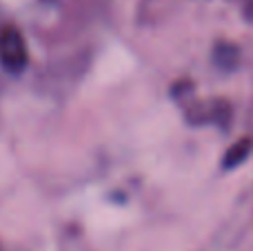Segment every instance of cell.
Here are the masks:
<instances>
[{"label": "cell", "mask_w": 253, "mask_h": 251, "mask_svg": "<svg viewBox=\"0 0 253 251\" xmlns=\"http://www.w3.org/2000/svg\"><path fill=\"white\" fill-rule=\"evenodd\" d=\"M29 67V47L16 25L0 27V69L9 76H22Z\"/></svg>", "instance_id": "cell-1"}, {"label": "cell", "mask_w": 253, "mask_h": 251, "mask_svg": "<svg viewBox=\"0 0 253 251\" xmlns=\"http://www.w3.org/2000/svg\"><path fill=\"white\" fill-rule=\"evenodd\" d=\"M187 120L191 125H227L229 123V105L222 100H207L191 105L187 109Z\"/></svg>", "instance_id": "cell-2"}, {"label": "cell", "mask_w": 253, "mask_h": 251, "mask_svg": "<svg viewBox=\"0 0 253 251\" xmlns=\"http://www.w3.org/2000/svg\"><path fill=\"white\" fill-rule=\"evenodd\" d=\"M249 154H251V140L238 142V145L231 147V149L227 151V156H224V169H233V167H238V165H242Z\"/></svg>", "instance_id": "cell-3"}, {"label": "cell", "mask_w": 253, "mask_h": 251, "mask_svg": "<svg viewBox=\"0 0 253 251\" xmlns=\"http://www.w3.org/2000/svg\"><path fill=\"white\" fill-rule=\"evenodd\" d=\"M233 2L240 7V11H242V16L247 18V20H251L253 22V0H233Z\"/></svg>", "instance_id": "cell-4"}, {"label": "cell", "mask_w": 253, "mask_h": 251, "mask_svg": "<svg viewBox=\"0 0 253 251\" xmlns=\"http://www.w3.org/2000/svg\"><path fill=\"white\" fill-rule=\"evenodd\" d=\"M0 251H2V249H0Z\"/></svg>", "instance_id": "cell-5"}]
</instances>
